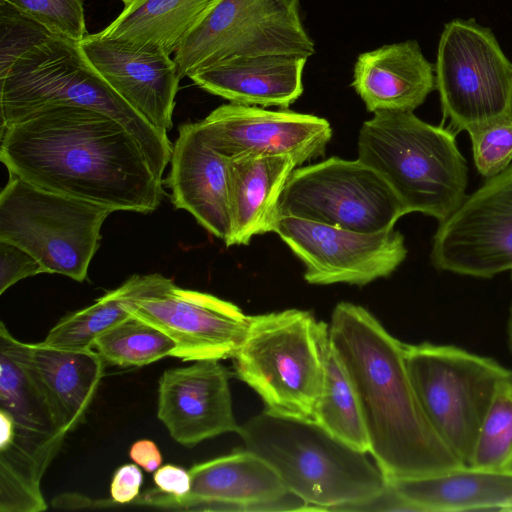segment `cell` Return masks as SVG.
I'll return each instance as SVG.
<instances>
[{
	"mask_svg": "<svg viewBox=\"0 0 512 512\" xmlns=\"http://www.w3.org/2000/svg\"><path fill=\"white\" fill-rule=\"evenodd\" d=\"M153 479L157 488L175 496L185 495L191 485L189 472L172 464L159 467Z\"/></svg>",
	"mask_w": 512,
	"mask_h": 512,
	"instance_id": "obj_38",
	"label": "cell"
},
{
	"mask_svg": "<svg viewBox=\"0 0 512 512\" xmlns=\"http://www.w3.org/2000/svg\"><path fill=\"white\" fill-rule=\"evenodd\" d=\"M16 351L42 390L57 427L69 433L84 421L103 377L95 349L67 350L14 339Z\"/></svg>",
	"mask_w": 512,
	"mask_h": 512,
	"instance_id": "obj_20",
	"label": "cell"
},
{
	"mask_svg": "<svg viewBox=\"0 0 512 512\" xmlns=\"http://www.w3.org/2000/svg\"><path fill=\"white\" fill-rule=\"evenodd\" d=\"M279 214L374 233L394 228L407 212L372 167L359 159L330 157L292 171L279 199Z\"/></svg>",
	"mask_w": 512,
	"mask_h": 512,
	"instance_id": "obj_10",
	"label": "cell"
},
{
	"mask_svg": "<svg viewBox=\"0 0 512 512\" xmlns=\"http://www.w3.org/2000/svg\"><path fill=\"white\" fill-rule=\"evenodd\" d=\"M128 312L158 328L176 344L172 357L185 362L232 358L246 333L250 316L212 294L176 286L160 274L125 301Z\"/></svg>",
	"mask_w": 512,
	"mask_h": 512,
	"instance_id": "obj_12",
	"label": "cell"
},
{
	"mask_svg": "<svg viewBox=\"0 0 512 512\" xmlns=\"http://www.w3.org/2000/svg\"><path fill=\"white\" fill-rule=\"evenodd\" d=\"M148 278L149 274L133 275L92 305L66 315L52 327L42 342L59 349H93L95 340L101 334L131 315L125 307V301Z\"/></svg>",
	"mask_w": 512,
	"mask_h": 512,
	"instance_id": "obj_28",
	"label": "cell"
},
{
	"mask_svg": "<svg viewBox=\"0 0 512 512\" xmlns=\"http://www.w3.org/2000/svg\"><path fill=\"white\" fill-rule=\"evenodd\" d=\"M328 339V325L309 311L250 316L232 357L235 374L261 397L265 409L313 420Z\"/></svg>",
	"mask_w": 512,
	"mask_h": 512,
	"instance_id": "obj_6",
	"label": "cell"
},
{
	"mask_svg": "<svg viewBox=\"0 0 512 512\" xmlns=\"http://www.w3.org/2000/svg\"><path fill=\"white\" fill-rule=\"evenodd\" d=\"M170 163L168 185L175 208L188 211L226 243L231 233L229 159L212 149L195 122L179 127Z\"/></svg>",
	"mask_w": 512,
	"mask_h": 512,
	"instance_id": "obj_19",
	"label": "cell"
},
{
	"mask_svg": "<svg viewBox=\"0 0 512 512\" xmlns=\"http://www.w3.org/2000/svg\"><path fill=\"white\" fill-rule=\"evenodd\" d=\"M80 45L107 83L144 119L167 133L180 78L166 52L132 42L87 34Z\"/></svg>",
	"mask_w": 512,
	"mask_h": 512,
	"instance_id": "obj_17",
	"label": "cell"
},
{
	"mask_svg": "<svg viewBox=\"0 0 512 512\" xmlns=\"http://www.w3.org/2000/svg\"><path fill=\"white\" fill-rule=\"evenodd\" d=\"M175 342L153 325L130 315L101 334L94 343L104 362L141 367L172 356Z\"/></svg>",
	"mask_w": 512,
	"mask_h": 512,
	"instance_id": "obj_30",
	"label": "cell"
},
{
	"mask_svg": "<svg viewBox=\"0 0 512 512\" xmlns=\"http://www.w3.org/2000/svg\"><path fill=\"white\" fill-rule=\"evenodd\" d=\"M299 0H222L174 54L179 78L220 62L265 54L308 58Z\"/></svg>",
	"mask_w": 512,
	"mask_h": 512,
	"instance_id": "obj_11",
	"label": "cell"
},
{
	"mask_svg": "<svg viewBox=\"0 0 512 512\" xmlns=\"http://www.w3.org/2000/svg\"><path fill=\"white\" fill-rule=\"evenodd\" d=\"M43 273L38 260L23 248L0 240V294L18 281Z\"/></svg>",
	"mask_w": 512,
	"mask_h": 512,
	"instance_id": "obj_35",
	"label": "cell"
},
{
	"mask_svg": "<svg viewBox=\"0 0 512 512\" xmlns=\"http://www.w3.org/2000/svg\"><path fill=\"white\" fill-rule=\"evenodd\" d=\"M507 335H508V345L510 352L512 354V304L509 311L508 323H507Z\"/></svg>",
	"mask_w": 512,
	"mask_h": 512,
	"instance_id": "obj_40",
	"label": "cell"
},
{
	"mask_svg": "<svg viewBox=\"0 0 512 512\" xmlns=\"http://www.w3.org/2000/svg\"><path fill=\"white\" fill-rule=\"evenodd\" d=\"M274 232L304 264V279L315 285L364 286L391 275L407 256L404 236L394 228L363 233L280 216Z\"/></svg>",
	"mask_w": 512,
	"mask_h": 512,
	"instance_id": "obj_14",
	"label": "cell"
},
{
	"mask_svg": "<svg viewBox=\"0 0 512 512\" xmlns=\"http://www.w3.org/2000/svg\"><path fill=\"white\" fill-rule=\"evenodd\" d=\"M328 328L358 397L369 453L386 478L418 477L464 464L423 411L407 369L406 344L350 302L335 306Z\"/></svg>",
	"mask_w": 512,
	"mask_h": 512,
	"instance_id": "obj_2",
	"label": "cell"
},
{
	"mask_svg": "<svg viewBox=\"0 0 512 512\" xmlns=\"http://www.w3.org/2000/svg\"><path fill=\"white\" fill-rule=\"evenodd\" d=\"M191 485L183 496L159 488L139 495L130 505L192 511H310L287 490L275 470L245 449L202 463L189 470Z\"/></svg>",
	"mask_w": 512,
	"mask_h": 512,
	"instance_id": "obj_15",
	"label": "cell"
},
{
	"mask_svg": "<svg viewBox=\"0 0 512 512\" xmlns=\"http://www.w3.org/2000/svg\"><path fill=\"white\" fill-rule=\"evenodd\" d=\"M245 449L265 460L312 510L342 511L384 490L388 480L366 456L316 421L264 409L239 426Z\"/></svg>",
	"mask_w": 512,
	"mask_h": 512,
	"instance_id": "obj_3",
	"label": "cell"
},
{
	"mask_svg": "<svg viewBox=\"0 0 512 512\" xmlns=\"http://www.w3.org/2000/svg\"><path fill=\"white\" fill-rule=\"evenodd\" d=\"M49 33L53 32L13 5L0 0V72Z\"/></svg>",
	"mask_w": 512,
	"mask_h": 512,
	"instance_id": "obj_33",
	"label": "cell"
},
{
	"mask_svg": "<svg viewBox=\"0 0 512 512\" xmlns=\"http://www.w3.org/2000/svg\"><path fill=\"white\" fill-rule=\"evenodd\" d=\"M197 123L212 149L229 160L291 156L300 166L322 156L332 137L324 118L231 102Z\"/></svg>",
	"mask_w": 512,
	"mask_h": 512,
	"instance_id": "obj_16",
	"label": "cell"
},
{
	"mask_svg": "<svg viewBox=\"0 0 512 512\" xmlns=\"http://www.w3.org/2000/svg\"><path fill=\"white\" fill-rule=\"evenodd\" d=\"M477 171L485 178L503 172L512 162V120L469 134Z\"/></svg>",
	"mask_w": 512,
	"mask_h": 512,
	"instance_id": "obj_34",
	"label": "cell"
},
{
	"mask_svg": "<svg viewBox=\"0 0 512 512\" xmlns=\"http://www.w3.org/2000/svg\"><path fill=\"white\" fill-rule=\"evenodd\" d=\"M222 0H137L99 33L175 54Z\"/></svg>",
	"mask_w": 512,
	"mask_h": 512,
	"instance_id": "obj_25",
	"label": "cell"
},
{
	"mask_svg": "<svg viewBox=\"0 0 512 512\" xmlns=\"http://www.w3.org/2000/svg\"><path fill=\"white\" fill-rule=\"evenodd\" d=\"M512 272V271H511ZM511 279H512V274H511Z\"/></svg>",
	"mask_w": 512,
	"mask_h": 512,
	"instance_id": "obj_43",
	"label": "cell"
},
{
	"mask_svg": "<svg viewBox=\"0 0 512 512\" xmlns=\"http://www.w3.org/2000/svg\"><path fill=\"white\" fill-rule=\"evenodd\" d=\"M297 166L291 156L229 160L231 233L227 246L247 245L254 236L275 231L281 193Z\"/></svg>",
	"mask_w": 512,
	"mask_h": 512,
	"instance_id": "obj_23",
	"label": "cell"
},
{
	"mask_svg": "<svg viewBox=\"0 0 512 512\" xmlns=\"http://www.w3.org/2000/svg\"><path fill=\"white\" fill-rule=\"evenodd\" d=\"M405 356L429 422L467 464L493 395L502 382L512 380V370L493 358L447 344H406Z\"/></svg>",
	"mask_w": 512,
	"mask_h": 512,
	"instance_id": "obj_8",
	"label": "cell"
},
{
	"mask_svg": "<svg viewBox=\"0 0 512 512\" xmlns=\"http://www.w3.org/2000/svg\"><path fill=\"white\" fill-rule=\"evenodd\" d=\"M142 481L143 475L136 463L120 466L115 471L111 481L110 495L112 503L109 506L129 504L134 501L139 496Z\"/></svg>",
	"mask_w": 512,
	"mask_h": 512,
	"instance_id": "obj_36",
	"label": "cell"
},
{
	"mask_svg": "<svg viewBox=\"0 0 512 512\" xmlns=\"http://www.w3.org/2000/svg\"><path fill=\"white\" fill-rule=\"evenodd\" d=\"M306 60L286 54L240 57L200 69L189 78L201 89L231 103L286 109L303 92Z\"/></svg>",
	"mask_w": 512,
	"mask_h": 512,
	"instance_id": "obj_22",
	"label": "cell"
},
{
	"mask_svg": "<svg viewBox=\"0 0 512 512\" xmlns=\"http://www.w3.org/2000/svg\"><path fill=\"white\" fill-rule=\"evenodd\" d=\"M55 34L80 42L88 34L83 0H4Z\"/></svg>",
	"mask_w": 512,
	"mask_h": 512,
	"instance_id": "obj_32",
	"label": "cell"
},
{
	"mask_svg": "<svg viewBox=\"0 0 512 512\" xmlns=\"http://www.w3.org/2000/svg\"><path fill=\"white\" fill-rule=\"evenodd\" d=\"M467 464L493 470L512 469V380L497 387Z\"/></svg>",
	"mask_w": 512,
	"mask_h": 512,
	"instance_id": "obj_31",
	"label": "cell"
},
{
	"mask_svg": "<svg viewBox=\"0 0 512 512\" xmlns=\"http://www.w3.org/2000/svg\"><path fill=\"white\" fill-rule=\"evenodd\" d=\"M157 417L173 440L187 447L237 433L229 372L220 360L165 370L159 379Z\"/></svg>",
	"mask_w": 512,
	"mask_h": 512,
	"instance_id": "obj_18",
	"label": "cell"
},
{
	"mask_svg": "<svg viewBox=\"0 0 512 512\" xmlns=\"http://www.w3.org/2000/svg\"><path fill=\"white\" fill-rule=\"evenodd\" d=\"M131 460L146 472H155L162 464L158 446L149 439H141L132 444L129 450Z\"/></svg>",
	"mask_w": 512,
	"mask_h": 512,
	"instance_id": "obj_39",
	"label": "cell"
},
{
	"mask_svg": "<svg viewBox=\"0 0 512 512\" xmlns=\"http://www.w3.org/2000/svg\"><path fill=\"white\" fill-rule=\"evenodd\" d=\"M430 260L438 270L476 278L512 271V164L439 222Z\"/></svg>",
	"mask_w": 512,
	"mask_h": 512,
	"instance_id": "obj_13",
	"label": "cell"
},
{
	"mask_svg": "<svg viewBox=\"0 0 512 512\" xmlns=\"http://www.w3.org/2000/svg\"><path fill=\"white\" fill-rule=\"evenodd\" d=\"M352 87L367 111H414L436 89L434 66L416 40L361 53Z\"/></svg>",
	"mask_w": 512,
	"mask_h": 512,
	"instance_id": "obj_21",
	"label": "cell"
},
{
	"mask_svg": "<svg viewBox=\"0 0 512 512\" xmlns=\"http://www.w3.org/2000/svg\"><path fill=\"white\" fill-rule=\"evenodd\" d=\"M137 0H121V2L123 3L124 5V8H127L129 7L130 5H132L134 2H136Z\"/></svg>",
	"mask_w": 512,
	"mask_h": 512,
	"instance_id": "obj_41",
	"label": "cell"
},
{
	"mask_svg": "<svg viewBox=\"0 0 512 512\" xmlns=\"http://www.w3.org/2000/svg\"><path fill=\"white\" fill-rule=\"evenodd\" d=\"M50 463L13 442L0 445V512L46 510L41 479Z\"/></svg>",
	"mask_w": 512,
	"mask_h": 512,
	"instance_id": "obj_29",
	"label": "cell"
},
{
	"mask_svg": "<svg viewBox=\"0 0 512 512\" xmlns=\"http://www.w3.org/2000/svg\"><path fill=\"white\" fill-rule=\"evenodd\" d=\"M342 511H417L418 508L403 498L388 481L387 486L376 496L345 507Z\"/></svg>",
	"mask_w": 512,
	"mask_h": 512,
	"instance_id": "obj_37",
	"label": "cell"
},
{
	"mask_svg": "<svg viewBox=\"0 0 512 512\" xmlns=\"http://www.w3.org/2000/svg\"><path fill=\"white\" fill-rule=\"evenodd\" d=\"M434 69L443 113L458 131L512 120V62L490 28L474 18L446 23Z\"/></svg>",
	"mask_w": 512,
	"mask_h": 512,
	"instance_id": "obj_9",
	"label": "cell"
},
{
	"mask_svg": "<svg viewBox=\"0 0 512 512\" xmlns=\"http://www.w3.org/2000/svg\"><path fill=\"white\" fill-rule=\"evenodd\" d=\"M388 481L419 512L505 511L512 503V469L493 470L464 463Z\"/></svg>",
	"mask_w": 512,
	"mask_h": 512,
	"instance_id": "obj_24",
	"label": "cell"
},
{
	"mask_svg": "<svg viewBox=\"0 0 512 512\" xmlns=\"http://www.w3.org/2000/svg\"><path fill=\"white\" fill-rule=\"evenodd\" d=\"M112 212L9 176L0 194V240L29 252L43 273L82 282L99 248L101 227Z\"/></svg>",
	"mask_w": 512,
	"mask_h": 512,
	"instance_id": "obj_7",
	"label": "cell"
},
{
	"mask_svg": "<svg viewBox=\"0 0 512 512\" xmlns=\"http://www.w3.org/2000/svg\"><path fill=\"white\" fill-rule=\"evenodd\" d=\"M313 420L354 449L369 453V438L356 391L330 339L324 347L322 387Z\"/></svg>",
	"mask_w": 512,
	"mask_h": 512,
	"instance_id": "obj_27",
	"label": "cell"
},
{
	"mask_svg": "<svg viewBox=\"0 0 512 512\" xmlns=\"http://www.w3.org/2000/svg\"><path fill=\"white\" fill-rule=\"evenodd\" d=\"M14 339L0 324V410L13 420L15 433L42 446H58L66 433L57 427L39 385L19 357Z\"/></svg>",
	"mask_w": 512,
	"mask_h": 512,
	"instance_id": "obj_26",
	"label": "cell"
},
{
	"mask_svg": "<svg viewBox=\"0 0 512 512\" xmlns=\"http://www.w3.org/2000/svg\"><path fill=\"white\" fill-rule=\"evenodd\" d=\"M0 160L9 176L113 211L149 213L163 197L136 137L93 109L49 106L1 128Z\"/></svg>",
	"mask_w": 512,
	"mask_h": 512,
	"instance_id": "obj_1",
	"label": "cell"
},
{
	"mask_svg": "<svg viewBox=\"0 0 512 512\" xmlns=\"http://www.w3.org/2000/svg\"><path fill=\"white\" fill-rule=\"evenodd\" d=\"M505 511L512 512V503L506 508Z\"/></svg>",
	"mask_w": 512,
	"mask_h": 512,
	"instance_id": "obj_42",
	"label": "cell"
},
{
	"mask_svg": "<svg viewBox=\"0 0 512 512\" xmlns=\"http://www.w3.org/2000/svg\"><path fill=\"white\" fill-rule=\"evenodd\" d=\"M358 136V159L389 183L407 213L439 222L466 197L468 168L455 135L413 111H378Z\"/></svg>",
	"mask_w": 512,
	"mask_h": 512,
	"instance_id": "obj_5",
	"label": "cell"
},
{
	"mask_svg": "<svg viewBox=\"0 0 512 512\" xmlns=\"http://www.w3.org/2000/svg\"><path fill=\"white\" fill-rule=\"evenodd\" d=\"M55 105L93 109L119 121L139 141L162 179L173 147L167 133L152 126L107 83L80 42L49 33L0 72L1 128Z\"/></svg>",
	"mask_w": 512,
	"mask_h": 512,
	"instance_id": "obj_4",
	"label": "cell"
}]
</instances>
